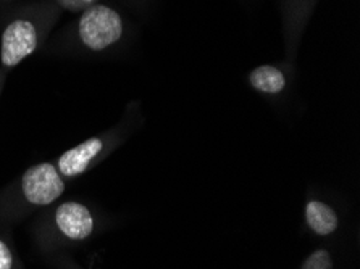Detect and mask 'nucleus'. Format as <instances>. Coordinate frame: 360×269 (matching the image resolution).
Here are the masks:
<instances>
[{"label": "nucleus", "instance_id": "5", "mask_svg": "<svg viewBox=\"0 0 360 269\" xmlns=\"http://www.w3.org/2000/svg\"><path fill=\"white\" fill-rule=\"evenodd\" d=\"M102 148L103 142L99 137H92V139L83 142V144L70 148L58 160L60 174H63L65 178H75V176L83 174Z\"/></svg>", "mask_w": 360, "mask_h": 269}, {"label": "nucleus", "instance_id": "9", "mask_svg": "<svg viewBox=\"0 0 360 269\" xmlns=\"http://www.w3.org/2000/svg\"><path fill=\"white\" fill-rule=\"evenodd\" d=\"M13 265V258H12V251L5 242L0 240V269H12Z\"/></svg>", "mask_w": 360, "mask_h": 269}, {"label": "nucleus", "instance_id": "4", "mask_svg": "<svg viewBox=\"0 0 360 269\" xmlns=\"http://www.w3.org/2000/svg\"><path fill=\"white\" fill-rule=\"evenodd\" d=\"M58 229L72 240H83L89 237L94 229V219L84 205L76 202H67L56 211Z\"/></svg>", "mask_w": 360, "mask_h": 269}, {"label": "nucleus", "instance_id": "8", "mask_svg": "<svg viewBox=\"0 0 360 269\" xmlns=\"http://www.w3.org/2000/svg\"><path fill=\"white\" fill-rule=\"evenodd\" d=\"M301 269H333L331 256L326 250H317L304 261Z\"/></svg>", "mask_w": 360, "mask_h": 269}, {"label": "nucleus", "instance_id": "1", "mask_svg": "<svg viewBox=\"0 0 360 269\" xmlns=\"http://www.w3.org/2000/svg\"><path fill=\"white\" fill-rule=\"evenodd\" d=\"M120 15L105 5L87 8L79 20V37L91 51H103L122 37Z\"/></svg>", "mask_w": 360, "mask_h": 269}, {"label": "nucleus", "instance_id": "2", "mask_svg": "<svg viewBox=\"0 0 360 269\" xmlns=\"http://www.w3.org/2000/svg\"><path fill=\"white\" fill-rule=\"evenodd\" d=\"M25 199L32 205H51L63 194L65 184L52 163H41L26 169L21 181Z\"/></svg>", "mask_w": 360, "mask_h": 269}, {"label": "nucleus", "instance_id": "3", "mask_svg": "<svg viewBox=\"0 0 360 269\" xmlns=\"http://www.w3.org/2000/svg\"><path fill=\"white\" fill-rule=\"evenodd\" d=\"M37 31L28 20H15L7 26L2 34L0 60L5 67L12 68L23 62L26 57L36 51Z\"/></svg>", "mask_w": 360, "mask_h": 269}, {"label": "nucleus", "instance_id": "7", "mask_svg": "<svg viewBox=\"0 0 360 269\" xmlns=\"http://www.w3.org/2000/svg\"><path fill=\"white\" fill-rule=\"evenodd\" d=\"M249 81L254 89L265 92V94H280L286 86L285 74H283L278 68L266 67V65L265 67L255 68L252 73H250Z\"/></svg>", "mask_w": 360, "mask_h": 269}, {"label": "nucleus", "instance_id": "6", "mask_svg": "<svg viewBox=\"0 0 360 269\" xmlns=\"http://www.w3.org/2000/svg\"><path fill=\"white\" fill-rule=\"evenodd\" d=\"M305 219L310 229L319 235H330L338 229V215L323 202H309L305 208Z\"/></svg>", "mask_w": 360, "mask_h": 269}]
</instances>
